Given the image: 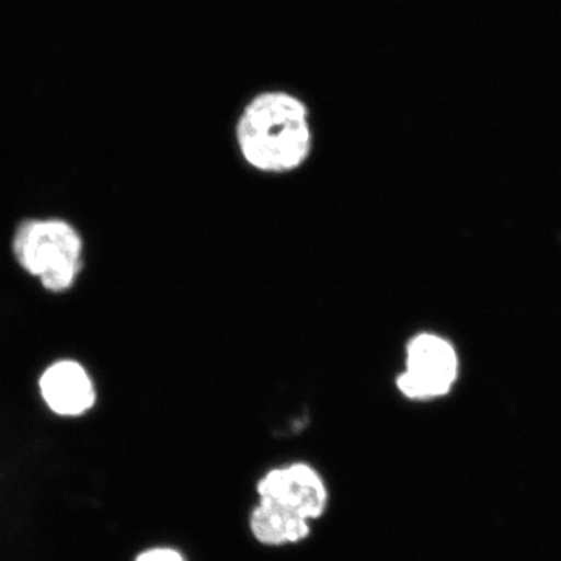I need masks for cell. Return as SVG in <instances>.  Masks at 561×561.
<instances>
[{
  "mask_svg": "<svg viewBox=\"0 0 561 561\" xmlns=\"http://www.w3.org/2000/svg\"><path fill=\"white\" fill-rule=\"evenodd\" d=\"M234 138L245 164L264 174L299 170L313 150L311 111L283 89L263 90L243 105Z\"/></svg>",
  "mask_w": 561,
  "mask_h": 561,
  "instance_id": "obj_1",
  "label": "cell"
},
{
  "mask_svg": "<svg viewBox=\"0 0 561 561\" xmlns=\"http://www.w3.org/2000/svg\"><path fill=\"white\" fill-rule=\"evenodd\" d=\"M39 388L47 405L61 416H80L95 402L94 385L76 362L53 364L42 375Z\"/></svg>",
  "mask_w": 561,
  "mask_h": 561,
  "instance_id": "obj_5",
  "label": "cell"
},
{
  "mask_svg": "<svg viewBox=\"0 0 561 561\" xmlns=\"http://www.w3.org/2000/svg\"><path fill=\"white\" fill-rule=\"evenodd\" d=\"M13 252L20 265L51 291L69 289L82 265L81 238L61 220L21 224L13 238Z\"/></svg>",
  "mask_w": 561,
  "mask_h": 561,
  "instance_id": "obj_3",
  "label": "cell"
},
{
  "mask_svg": "<svg viewBox=\"0 0 561 561\" xmlns=\"http://www.w3.org/2000/svg\"><path fill=\"white\" fill-rule=\"evenodd\" d=\"M458 374L454 348L433 334H420L407 346L405 370L398 377V389L411 399L446 394Z\"/></svg>",
  "mask_w": 561,
  "mask_h": 561,
  "instance_id": "obj_4",
  "label": "cell"
},
{
  "mask_svg": "<svg viewBox=\"0 0 561 561\" xmlns=\"http://www.w3.org/2000/svg\"><path fill=\"white\" fill-rule=\"evenodd\" d=\"M261 501L252 512V535L266 546L304 541L310 535V522L327 508L328 493L320 474L298 462L273 469L259 482Z\"/></svg>",
  "mask_w": 561,
  "mask_h": 561,
  "instance_id": "obj_2",
  "label": "cell"
},
{
  "mask_svg": "<svg viewBox=\"0 0 561 561\" xmlns=\"http://www.w3.org/2000/svg\"><path fill=\"white\" fill-rule=\"evenodd\" d=\"M137 561H185L181 553L172 549H153L139 556Z\"/></svg>",
  "mask_w": 561,
  "mask_h": 561,
  "instance_id": "obj_6",
  "label": "cell"
}]
</instances>
